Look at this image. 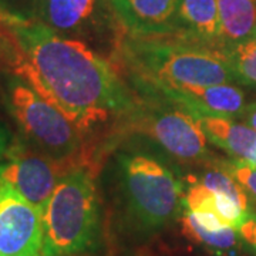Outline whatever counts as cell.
<instances>
[{
	"label": "cell",
	"mask_w": 256,
	"mask_h": 256,
	"mask_svg": "<svg viewBox=\"0 0 256 256\" xmlns=\"http://www.w3.org/2000/svg\"><path fill=\"white\" fill-rule=\"evenodd\" d=\"M240 118L244 120V124H246L248 127H250L256 132V102L248 104Z\"/></svg>",
	"instance_id": "44dd1931"
},
{
	"label": "cell",
	"mask_w": 256,
	"mask_h": 256,
	"mask_svg": "<svg viewBox=\"0 0 256 256\" xmlns=\"http://www.w3.org/2000/svg\"><path fill=\"white\" fill-rule=\"evenodd\" d=\"M63 165L33 146L16 142L8 148L0 181L9 184L30 204L43 210L56 185L62 180Z\"/></svg>",
	"instance_id": "52a82bcc"
},
{
	"label": "cell",
	"mask_w": 256,
	"mask_h": 256,
	"mask_svg": "<svg viewBox=\"0 0 256 256\" xmlns=\"http://www.w3.org/2000/svg\"><path fill=\"white\" fill-rule=\"evenodd\" d=\"M198 118L208 141L235 156V160L246 161L255 151L256 132L246 124L215 116H201Z\"/></svg>",
	"instance_id": "7c38bea8"
},
{
	"label": "cell",
	"mask_w": 256,
	"mask_h": 256,
	"mask_svg": "<svg viewBox=\"0 0 256 256\" xmlns=\"http://www.w3.org/2000/svg\"><path fill=\"white\" fill-rule=\"evenodd\" d=\"M0 60L82 134L138 106L110 64L37 18L0 14Z\"/></svg>",
	"instance_id": "6da1fadb"
},
{
	"label": "cell",
	"mask_w": 256,
	"mask_h": 256,
	"mask_svg": "<svg viewBox=\"0 0 256 256\" xmlns=\"http://www.w3.org/2000/svg\"><path fill=\"white\" fill-rule=\"evenodd\" d=\"M6 97L10 112L30 146L60 162H67L78 151L82 131L28 82L12 74Z\"/></svg>",
	"instance_id": "5b68a950"
},
{
	"label": "cell",
	"mask_w": 256,
	"mask_h": 256,
	"mask_svg": "<svg viewBox=\"0 0 256 256\" xmlns=\"http://www.w3.org/2000/svg\"><path fill=\"white\" fill-rule=\"evenodd\" d=\"M114 14L136 37L181 33L176 22V0H110Z\"/></svg>",
	"instance_id": "30bf717a"
},
{
	"label": "cell",
	"mask_w": 256,
	"mask_h": 256,
	"mask_svg": "<svg viewBox=\"0 0 256 256\" xmlns=\"http://www.w3.org/2000/svg\"><path fill=\"white\" fill-rule=\"evenodd\" d=\"M96 9V0H37L36 18L58 33L82 28Z\"/></svg>",
	"instance_id": "5bb4252c"
},
{
	"label": "cell",
	"mask_w": 256,
	"mask_h": 256,
	"mask_svg": "<svg viewBox=\"0 0 256 256\" xmlns=\"http://www.w3.org/2000/svg\"><path fill=\"white\" fill-rule=\"evenodd\" d=\"M218 166L226 171L240 185L248 198L256 204V165L244 160H232L222 162Z\"/></svg>",
	"instance_id": "ac0fdd59"
},
{
	"label": "cell",
	"mask_w": 256,
	"mask_h": 256,
	"mask_svg": "<svg viewBox=\"0 0 256 256\" xmlns=\"http://www.w3.org/2000/svg\"><path fill=\"white\" fill-rule=\"evenodd\" d=\"M224 48L256 37V0H216Z\"/></svg>",
	"instance_id": "4fadbf2b"
},
{
	"label": "cell",
	"mask_w": 256,
	"mask_h": 256,
	"mask_svg": "<svg viewBox=\"0 0 256 256\" xmlns=\"http://www.w3.org/2000/svg\"><path fill=\"white\" fill-rule=\"evenodd\" d=\"M8 136L4 132V130L0 127V172H2V168H3V162H4V158H6V152H8Z\"/></svg>",
	"instance_id": "7402d4cb"
},
{
	"label": "cell",
	"mask_w": 256,
	"mask_h": 256,
	"mask_svg": "<svg viewBox=\"0 0 256 256\" xmlns=\"http://www.w3.org/2000/svg\"><path fill=\"white\" fill-rule=\"evenodd\" d=\"M176 22L180 32L224 50L216 0H176Z\"/></svg>",
	"instance_id": "8fae6325"
},
{
	"label": "cell",
	"mask_w": 256,
	"mask_h": 256,
	"mask_svg": "<svg viewBox=\"0 0 256 256\" xmlns=\"http://www.w3.org/2000/svg\"><path fill=\"white\" fill-rule=\"evenodd\" d=\"M224 53L238 82L256 87V38L225 47Z\"/></svg>",
	"instance_id": "2e32d148"
},
{
	"label": "cell",
	"mask_w": 256,
	"mask_h": 256,
	"mask_svg": "<svg viewBox=\"0 0 256 256\" xmlns=\"http://www.w3.org/2000/svg\"><path fill=\"white\" fill-rule=\"evenodd\" d=\"M42 210L0 181V256H40Z\"/></svg>",
	"instance_id": "ba28073f"
},
{
	"label": "cell",
	"mask_w": 256,
	"mask_h": 256,
	"mask_svg": "<svg viewBox=\"0 0 256 256\" xmlns=\"http://www.w3.org/2000/svg\"><path fill=\"white\" fill-rule=\"evenodd\" d=\"M121 56L138 82L171 88L210 87L238 82L220 47L202 42L131 37Z\"/></svg>",
	"instance_id": "7a4b0ae2"
},
{
	"label": "cell",
	"mask_w": 256,
	"mask_h": 256,
	"mask_svg": "<svg viewBox=\"0 0 256 256\" xmlns=\"http://www.w3.org/2000/svg\"><path fill=\"white\" fill-rule=\"evenodd\" d=\"M255 38H256V37H255Z\"/></svg>",
	"instance_id": "cb8c5ba5"
},
{
	"label": "cell",
	"mask_w": 256,
	"mask_h": 256,
	"mask_svg": "<svg viewBox=\"0 0 256 256\" xmlns=\"http://www.w3.org/2000/svg\"><path fill=\"white\" fill-rule=\"evenodd\" d=\"M238 232L239 235H240V238L254 248L256 252V214H254V212L249 214V216L240 225Z\"/></svg>",
	"instance_id": "ffe728a7"
},
{
	"label": "cell",
	"mask_w": 256,
	"mask_h": 256,
	"mask_svg": "<svg viewBox=\"0 0 256 256\" xmlns=\"http://www.w3.org/2000/svg\"><path fill=\"white\" fill-rule=\"evenodd\" d=\"M195 181V180H194ZM196 182L204 185L205 188H208L210 191L216 192V194H222L225 196L230 198L232 201H235L238 205L248 212L250 210V204H249V198L245 194V191L240 188L239 185L230 175L224 171L220 166H216L215 170H210L196 180Z\"/></svg>",
	"instance_id": "e0dca14e"
},
{
	"label": "cell",
	"mask_w": 256,
	"mask_h": 256,
	"mask_svg": "<svg viewBox=\"0 0 256 256\" xmlns=\"http://www.w3.org/2000/svg\"><path fill=\"white\" fill-rule=\"evenodd\" d=\"M43 216L42 256H76L100 245L101 210L94 178L86 168L62 176Z\"/></svg>",
	"instance_id": "277c9868"
},
{
	"label": "cell",
	"mask_w": 256,
	"mask_h": 256,
	"mask_svg": "<svg viewBox=\"0 0 256 256\" xmlns=\"http://www.w3.org/2000/svg\"><path fill=\"white\" fill-rule=\"evenodd\" d=\"M37 0H0V14L18 18H36Z\"/></svg>",
	"instance_id": "d6986e66"
},
{
	"label": "cell",
	"mask_w": 256,
	"mask_h": 256,
	"mask_svg": "<svg viewBox=\"0 0 256 256\" xmlns=\"http://www.w3.org/2000/svg\"><path fill=\"white\" fill-rule=\"evenodd\" d=\"M248 162H250L252 165H256V148H255V151L252 152V156H249V160H246Z\"/></svg>",
	"instance_id": "603a6c76"
},
{
	"label": "cell",
	"mask_w": 256,
	"mask_h": 256,
	"mask_svg": "<svg viewBox=\"0 0 256 256\" xmlns=\"http://www.w3.org/2000/svg\"><path fill=\"white\" fill-rule=\"evenodd\" d=\"M138 120L140 128L154 141L171 154L182 161H198L208 156V138L201 127L198 116L176 108H154L132 114Z\"/></svg>",
	"instance_id": "8992f818"
},
{
	"label": "cell",
	"mask_w": 256,
	"mask_h": 256,
	"mask_svg": "<svg viewBox=\"0 0 256 256\" xmlns=\"http://www.w3.org/2000/svg\"><path fill=\"white\" fill-rule=\"evenodd\" d=\"M137 82L140 87H144L152 96H160L198 117L215 116L236 118L242 117L248 106L245 92L234 84L171 88L158 84H146L138 80Z\"/></svg>",
	"instance_id": "9c48e42d"
},
{
	"label": "cell",
	"mask_w": 256,
	"mask_h": 256,
	"mask_svg": "<svg viewBox=\"0 0 256 256\" xmlns=\"http://www.w3.org/2000/svg\"><path fill=\"white\" fill-rule=\"evenodd\" d=\"M117 168L124 234L146 240L178 220L184 206L182 184L166 165L144 154H121Z\"/></svg>",
	"instance_id": "3957f363"
},
{
	"label": "cell",
	"mask_w": 256,
	"mask_h": 256,
	"mask_svg": "<svg viewBox=\"0 0 256 256\" xmlns=\"http://www.w3.org/2000/svg\"><path fill=\"white\" fill-rule=\"evenodd\" d=\"M181 226L185 236L216 254L235 252L240 246L242 238L236 229L228 226L220 230H208L194 220V216L188 210H185L181 216Z\"/></svg>",
	"instance_id": "9a60e30c"
},
{
	"label": "cell",
	"mask_w": 256,
	"mask_h": 256,
	"mask_svg": "<svg viewBox=\"0 0 256 256\" xmlns=\"http://www.w3.org/2000/svg\"><path fill=\"white\" fill-rule=\"evenodd\" d=\"M40 256H42V255H40Z\"/></svg>",
	"instance_id": "d4e9b609"
}]
</instances>
